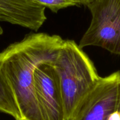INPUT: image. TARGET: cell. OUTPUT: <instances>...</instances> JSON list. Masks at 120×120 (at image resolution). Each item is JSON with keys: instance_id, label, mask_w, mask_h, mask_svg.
Segmentation results:
<instances>
[{"instance_id": "9", "label": "cell", "mask_w": 120, "mask_h": 120, "mask_svg": "<svg viewBox=\"0 0 120 120\" xmlns=\"http://www.w3.org/2000/svg\"><path fill=\"white\" fill-rule=\"evenodd\" d=\"M82 2H83V4L84 5H86L87 4L90 3V2H92L94 0H82Z\"/></svg>"}, {"instance_id": "3", "label": "cell", "mask_w": 120, "mask_h": 120, "mask_svg": "<svg viewBox=\"0 0 120 120\" xmlns=\"http://www.w3.org/2000/svg\"><path fill=\"white\" fill-rule=\"evenodd\" d=\"M86 6L91 20L79 46L99 47L120 55V0H94Z\"/></svg>"}, {"instance_id": "10", "label": "cell", "mask_w": 120, "mask_h": 120, "mask_svg": "<svg viewBox=\"0 0 120 120\" xmlns=\"http://www.w3.org/2000/svg\"><path fill=\"white\" fill-rule=\"evenodd\" d=\"M117 102H118V105H120V88L119 93H118V98H117Z\"/></svg>"}, {"instance_id": "2", "label": "cell", "mask_w": 120, "mask_h": 120, "mask_svg": "<svg viewBox=\"0 0 120 120\" xmlns=\"http://www.w3.org/2000/svg\"><path fill=\"white\" fill-rule=\"evenodd\" d=\"M52 66L59 80L66 120H70L100 76L89 56L73 40H64Z\"/></svg>"}, {"instance_id": "1", "label": "cell", "mask_w": 120, "mask_h": 120, "mask_svg": "<svg viewBox=\"0 0 120 120\" xmlns=\"http://www.w3.org/2000/svg\"><path fill=\"white\" fill-rule=\"evenodd\" d=\"M63 42L59 35L30 33L0 52V70L23 120H46L35 94L34 72L42 64L52 65Z\"/></svg>"}, {"instance_id": "11", "label": "cell", "mask_w": 120, "mask_h": 120, "mask_svg": "<svg viewBox=\"0 0 120 120\" xmlns=\"http://www.w3.org/2000/svg\"><path fill=\"white\" fill-rule=\"evenodd\" d=\"M2 28H1V27H0V35H1V34H2Z\"/></svg>"}, {"instance_id": "5", "label": "cell", "mask_w": 120, "mask_h": 120, "mask_svg": "<svg viewBox=\"0 0 120 120\" xmlns=\"http://www.w3.org/2000/svg\"><path fill=\"white\" fill-rule=\"evenodd\" d=\"M34 87L46 120H66L59 80L52 65L42 64L34 72Z\"/></svg>"}, {"instance_id": "8", "label": "cell", "mask_w": 120, "mask_h": 120, "mask_svg": "<svg viewBox=\"0 0 120 120\" xmlns=\"http://www.w3.org/2000/svg\"><path fill=\"white\" fill-rule=\"evenodd\" d=\"M36 4L48 8L53 12H57L60 9L73 6L83 5L82 0H28Z\"/></svg>"}, {"instance_id": "4", "label": "cell", "mask_w": 120, "mask_h": 120, "mask_svg": "<svg viewBox=\"0 0 120 120\" xmlns=\"http://www.w3.org/2000/svg\"><path fill=\"white\" fill-rule=\"evenodd\" d=\"M120 88V71L100 78L83 98L70 120H107L113 111Z\"/></svg>"}, {"instance_id": "6", "label": "cell", "mask_w": 120, "mask_h": 120, "mask_svg": "<svg viewBox=\"0 0 120 120\" xmlns=\"http://www.w3.org/2000/svg\"><path fill=\"white\" fill-rule=\"evenodd\" d=\"M46 20L44 7L28 0H0V21L37 31Z\"/></svg>"}, {"instance_id": "7", "label": "cell", "mask_w": 120, "mask_h": 120, "mask_svg": "<svg viewBox=\"0 0 120 120\" xmlns=\"http://www.w3.org/2000/svg\"><path fill=\"white\" fill-rule=\"evenodd\" d=\"M0 112L12 116L15 120H23L8 81L0 70Z\"/></svg>"}]
</instances>
